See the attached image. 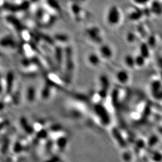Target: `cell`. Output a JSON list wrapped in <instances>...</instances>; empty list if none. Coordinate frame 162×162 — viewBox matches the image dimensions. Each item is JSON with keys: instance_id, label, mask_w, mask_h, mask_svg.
<instances>
[{"instance_id": "1", "label": "cell", "mask_w": 162, "mask_h": 162, "mask_svg": "<svg viewBox=\"0 0 162 162\" xmlns=\"http://www.w3.org/2000/svg\"><path fill=\"white\" fill-rule=\"evenodd\" d=\"M121 13L116 6H112L108 10L106 20L109 26H117L121 21Z\"/></svg>"}, {"instance_id": "2", "label": "cell", "mask_w": 162, "mask_h": 162, "mask_svg": "<svg viewBox=\"0 0 162 162\" xmlns=\"http://www.w3.org/2000/svg\"><path fill=\"white\" fill-rule=\"evenodd\" d=\"M16 42L13 37L9 34H4L0 38V47L6 50H14Z\"/></svg>"}, {"instance_id": "3", "label": "cell", "mask_w": 162, "mask_h": 162, "mask_svg": "<svg viewBox=\"0 0 162 162\" xmlns=\"http://www.w3.org/2000/svg\"><path fill=\"white\" fill-rule=\"evenodd\" d=\"M150 91L152 96L156 99H161V83L160 81H153L150 85Z\"/></svg>"}, {"instance_id": "4", "label": "cell", "mask_w": 162, "mask_h": 162, "mask_svg": "<svg viewBox=\"0 0 162 162\" xmlns=\"http://www.w3.org/2000/svg\"><path fill=\"white\" fill-rule=\"evenodd\" d=\"M113 55V51L110 46L103 45L99 50V56L100 58H104L105 60H110Z\"/></svg>"}, {"instance_id": "5", "label": "cell", "mask_w": 162, "mask_h": 162, "mask_svg": "<svg viewBox=\"0 0 162 162\" xmlns=\"http://www.w3.org/2000/svg\"><path fill=\"white\" fill-rule=\"evenodd\" d=\"M116 79L118 83L122 85H125L129 82L130 76L126 71L121 70L116 72Z\"/></svg>"}, {"instance_id": "6", "label": "cell", "mask_w": 162, "mask_h": 162, "mask_svg": "<svg viewBox=\"0 0 162 162\" xmlns=\"http://www.w3.org/2000/svg\"><path fill=\"white\" fill-rule=\"evenodd\" d=\"M101 61V58L99 55L95 53H91L87 57V62L88 64L93 67L98 66Z\"/></svg>"}, {"instance_id": "7", "label": "cell", "mask_w": 162, "mask_h": 162, "mask_svg": "<svg viewBox=\"0 0 162 162\" xmlns=\"http://www.w3.org/2000/svg\"><path fill=\"white\" fill-rule=\"evenodd\" d=\"M124 62L125 66L130 69H132L135 67L134 58L130 55H127L124 57Z\"/></svg>"}, {"instance_id": "8", "label": "cell", "mask_w": 162, "mask_h": 162, "mask_svg": "<svg viewBox=\"0 0 162 162\" xmlns=\"http://www.w3.org/2000/svg\"><path fill=\"white\" fill-rule=\"evenodd\" d=\"M35 96L36 91L33 87H30L28 89H27L26 92V99L28 102H30V103H33L32 102L34 100Z\"/></svg>"}, {"instance_id": "9", "label": "cell", "mask_w": 162, "mask_h": 162, "mask_svg": "<svg viewBox=\"0 0 162 162\" xmlns=\"http://www.w3.org/2000/svg\"><path fill=\"white\" fill-rule=\"evenodd\" d=\"M134 63L135 67H143L145 63V58L142 55L139 54V55H137L134 58Z\"/></svg>"}, {"instance_id": "10", "label": "cell", "mask_w": 162, "mask_h": 162, "mask_svg": "<svg viewBox=\"0 0 162 162\" xmlns=\"http://www.w3.org/2000/svg\"><path fill=\"white\" fill-rule=\"evenodd\" d=\"M152 9H153V11L155 12V13H158V12H159V13H160L161 12V5L160 4H159L158 2H156V3H154L152 4Z\"/></svg>"}, {"instance_id": "11", "label": "cell", "mask_w": 162, "mask_h": 162, "mask_svg": "<svg viewBox=\"0 0 162 162\" xmlns=\"http://www.w3.org/2000/svg\"><path fill=\"white\" fill-rule=\"evenodd\" d=\"M149 0H133V1L139 4V5H142V4H145L148 2H149Z\"/></svg>"}, {"instance_id": "12", "label": "cell", "mask_w": 162, "mask_h": 162, "mask_svg": "<svg viewBox=\"0 0 162 162\" xmlns=\"http://www.w3.org/2000/svg\"><path fill=\"white\" fill-rule=\"evenodd\" d=\"M71 1H73L75 2H82L85 1V0H71Z\"/></svg>"}]
</instances>
